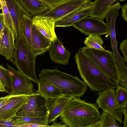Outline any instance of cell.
Listing matches in <instances>:
<instances>
[{
  "label": "cell",
  "instance_id": "15",
  "mask_svg": "<svg viewBox=\"0 0 127 127\" xmlns=\"http://www.w3.org/2000/svg\"><path fill=\"white\" fill-rule=\"evenodd\" d=\"M32 19L33 25L46 38L52 41L57 37L55 30L56 21L54 19L46 17L35 16Z\"/></svg>",
  "mask_w": 127,
  "mask_h": 127
},
{
  "label": "cell",
  "instance_id": "36",
  "mask_svg": "<svg viewBox=\"0 0 127 127\" xmlns=\"http://www.w3.org/2000/svg\"><path fill=\"white\" fill-rule=\"evenodd\" d=\"M123 114L124 115V120L123 122L124 127H127V106L123 108Z\"/></svg>",
  "mask_w": 127,
  "mask_h": 127
},
{
  "label": "cell",
  "instance_id": "16",
  "mask_svg": "<svg viewBox=\"0 0 127 127\" xmlns=\"http://www.w3.org/2000/svg\"><path fill=\"white\" fill-rule=\"evenodd\" d=\"M15 41L12 32L5 25L0 35V54L7 60L12 59L15 47Z\"/></svg>",
  "mask_w": 127,
  "mask_h": 127
},
{
  "label": "cell",
  "instance_id": "25",
  "mask_svg": "<svg viewBox=\"0 0 127 127\" xmlns=\"http://www.w3.org/2000/svg\"><path fill=\"white\" fill-rule=\"evenodd\" d=\"M86 46L96 49L104 50L103 47V40L100 36L91 35L85 39L84 42Z\"/></svg>",
  "mask_w": 127,
  "mask_h": 127
},
{
  "label": "cell",
  "instance_id": "22",
  "mask_svg": "<svg viewBox=\"0 0 127 127\" xmlns=\"http://www.w3.org/2000/svg\"><path fill=\"white\" fill-rule=\"evenodd\" d=\"M33 26L32 17L24 14L21 24V35L23 36L29 48L32 50V35Z\"/></svg>",
  "mask_w": 127,
  "mask_h": 127
},
{
  "label": "cell",
  "instance_id": "31",
  "mask_svg": "<svg viewBox=\"0 0 127 127\" xmlns=\"http://www.w3.org/2000/svg\"><path fill=\"white\" fill-rule=\"evenodd\" d=\"M120 49L124 56L125 61L127 63V39L124 40L121 43Z\"/></svg>",
  "mask_w": 127,
  "mask_h": 127
},
{
  "label": "cell",
  "instance_id": "37",
  "mask_svg": "<svg viewBox=\"0 0 127 127\" xmlns=\"http://www.w3.org/2000/svg\"><path fill=\"white\" fill-rule=\"evenodd\" d=\"M5 25L3 15L1 12L0 13V35Z\"/></svg>",
  "mask_w": 127,
  "mask_h": 127
},
{
  "label": "cell",
  "instance_id": "6",
  "mask_svg": "<svg viewBox=\"0 0 127 127\" xmlns=\"http://www.w3.org/2000/svg\"><path fill=\"white\" fill-rule=\"evenodd\" d=\"M48 98L38 91L31 94L16 113L17 116L41 117L48 115Z\"/></svg>",
  "mask_w": 127,
  "mask_h": 127
},
{
  "label": "cell",
  "instance_id": "32",
  "mask_svg": "<svg viewBox=\"0 0 127 127\" xmlns=\"http://www.w3.org/2000/svg\"><path fill=\"white\" fill-rule=\"evenodd\" d=\"M16 127L15 124L10 119L4 120L0 118V127Z\"/></svg>",
  "mask_w": 127,
  "mask_h": 127
},
{
  "label": "cell",
  "instance_id": "33",
  "mask_svg": "<svg viewBox=\"0 0 127 127\" xmlns=\"http://www.w3.org/2000/svg\"><path fill=\"white\" fill-rule=\"evenodd\" d=\"M118 84L119 85L127 89V76L120 75Z\"/></svg>",
  "mask_w": 127,
  "mask_h": 127
},
{
  "label": "cell",
  "instance_id": "29",
  "mask_svg": "<svg viewBox=\"0 0 127 127\" xmlns=\"http://www.w3.org/2000/svg\"><path fill=\"white\" fill-rule=\"evenodd\" d=\"M115 89L116 96L120 105L123 108L127 106V89L118 84Z\"/></svg>",
  "mask_w": 127,
  "mask_h": 127
},
{
  "label": "cell",
  "instance_id": "5",
  "mask_svg": "<svg viewBox=\"0 0 127 127\" xmlns=\"http://www.w3.org/2000/svg\"><path fill=\"white\" fill-rule=\"evenodd\" d=\"M80 49L82 52L106 76L117 85L118 84L120 75L112 52L86 46Z\"/></svg>",
  "mask_w": 127,
  "mask_h": 127
},
{
  "label": "cell",
  "instance_id": "17",
  "mask_svg": "<svg viewBox=\"0 0 127 127\" xmlns=\"http://www.w3.org/2000/svg\"><path fill=\"white\" fill-rule=\"evenodd\" d=\"M93 4L79 8L62 17L56 22L55 27H66L72 26L78 21L88 16Z\"/></svg>",
  "mask_w": 127,
  "mask_h": 127
},
{
  "label": "cell",
  "instance_id": "26",
  "mask_svg": "<svg viewBox=\"0 0 127 127\" xmlns=\"http://www.w3.org/2000/svg\"><path fill=\"white\" fill-rule=\"evenodd\" d=\"M103 111L100 118V127H120L112 116L105 111Z\"/></svg>",
  "mask_w": 127,
  "mask_h": 127
},
{
  "label": "cell",
  "instance_id": "13",
  "mask_svg": "<svg viewBox=\"0 0 127 127\" xmlns=\"http://www.w3.org/2000/svg\"><path fill=\"white\" fill-rule=\"evenodd\" d=\"M48 50L52 62L63 65L68 64L71 53L65 48L57 37L52 42Z\"/></svg>",
  "mask_w": 127,
  "mask_h": 127
},
{
  "label": "cell",
  "instance_id": "18",
  "mask_svg": "<svg viewBox=\"0 0 127 127\" xmlns=\"http://www.w3.org/2000/svg\"><path fill=\"white\" fill-rule=\"evenodd\" d=\"M52 41L46 38L33 25L32 35V50L36 56L44 53L48 50Z\"/></svg>",
  "mask_w": 127,
  "mask_h": 127
},
{
  "label": "cell",
  "instance_id": "30",
  "mask_svg": "<svg viewBox=\"0 0 127 127\" xmlns=\"http://www.w3.org/2000/svg\"><path fill=\"white\" fill-rule=\"evenodd\" d=\"M51 9L66 0H40Z\"/></svg>",
  "mask_w": 127,
  "mask_h": 127
},
{
  "label": "cell",
  "instance_id": "4",
  "mask_svg": "<svg viewBox=\"0 0 127 127\" xmlns=\"http://www.w3.org/2000/svg\"><path fill=\"white\" fill-rule=\"evenodd\" d=\"M16 41L15 48L10 61L18 71L38 84L39 80L36 75L35 70L36 56L29 48L21 35Z\"/></svg>",
  "mask_w": 127,
  "mask_h": 127
},
{
  "label": "cell",
  "instance_id": "28",
  "mask_svg": "<svg viewBox=\"0 0 127 127\" xmlns=\"http://www.w3.org/2000/svg\"><path fill=\"white\" fill-rule=\"evenodd\" d=\"M0 80L4 85L7 93L11 94L12 91L10 76L8 70L0 65Z\"/></svg>",
  "mask_w": 127,
  "mask_h": 127
},
{
  "label": "cell",
  "instance_id": "23",
  "mask_svg": "<svg viewBox=\"0 0 127 127\" xmlns=\"http://www.w3.org/2000/svg\"><path fill=\"white\" fill-rule=\"evenodd\" d=\"M38 91L47 98L54 99L64 96L55 86L40 81Z\"/></svg>",
  "mask_w": 127,
  "mask_h": 127
},
{
  "label": "cell",
  "instance_id": "40",
  "mask_svg": "<svg viewBox=\"0 0 127 127\" xmlns=\"http://www.w3.org/2000/svg\"><path fill=\"white\" fill-rule=\"evenodd\" d=\"M0 92L7 93L4 84L0 80Z\"/></svg>",
  "mask_w": 127,
  "mask_h": 127
},
{
  "label": "cell",
  "instance_id": "19",
  "mask_svg": "<svg viewBox=\"0 0 127 127\" xmlns=\"http://www.w3.org/2000/svg\"><path fill=\"white\" fill-rule=\"evenodd\" d=\"M72 98L63 96L57 98H48L47 106L49 111L47 119L48 124L56 120L66 105Z\"/></svg>",
  "mask_w": 127,
  "mask_h": 127
},
{
  "label": "cell",
  "instance_id": "12",
  "mask_svg": "<svg viewBox=\"0 0 127 127\" xmlns=\"http://www.w3.org/2000/svg\"><path fill=\"white\" fill-rule=\"evenodd\" d=\"M30 95H12L0 108V118L4 120H10L15 115Z\"/></svg>",
  "mask_w": 127,
  "mask_h": 127
},
{
  "label": "cell",
  "instance_id": "27",
  "mask_svg": "<svg viewBox=\"0 0 127 127\" xmlns=\"http://www.w3.org/2000/svg\"><path fill=\"white\" fill-rule=\"evenodd\" d=\"M1 5L5 25L12 32L16 40L17 37L13 22L6 4Z\"/></svg>",
  "mask_w": 127,
  "mask_h": 127
},
{
  "label": "cell",
  "instance_id": "9",
  "mask_svg": "<svg viewBox=\"0 0 127 127\" xmlns=\"http://www.w3.org/2000/svg\"><path fill=\"white\" fill-rule=\"evenodd\" d=\"M92 0H66L52 8L37 16L46 17L56 21L62 17L82 7L93 4Z\"/></svg>",
  "mask_w": 127,
  "mask_h": 127
},
{
  "label": "cell",
  "instance_id": "38",
  "mask_svg": "<svg viewBox=\"0 0 127 127\" xmlns=\"http://www.w3.org/2000/svg\"><path fill=\"white\" fill-rule=\"evenodd\" d=\"M21 127H46L45 126L35 123H30L23 125Z\"/></svg>",
  "mask_w": 127,
  "mask_h": 127
},
{
  "label": "cell",
  "instance_id": "2",
  "mask_svg": "<svg viewBox=\"0 0 127 127\" xmlns=\"http://www.w3.org/2000/svg\"><path fill=\"white\" fill-rule=\"evenodd\" d=\"M39 80L57 87L65 96L80 98L86 92L87 86L77 76L57 69L44 68L38 75Z\"/></svg>",
  "mask_w": 127,
  "mask_h": 127
},
{
  "label": "cell",
  "instance_id": "42",
  "mask_svg": "<svg viewBox=\"0 0 127 127\" xmlns=\"http://www.w3.org/2000/svg\"><path fill=\"white\" fill-rule=\"evenodd\" d=\"M0 3L1 5L6 4L5 0H0Z\"/></svg>",
  "mask_w": 127,
  "mask_h": 127
},
{
  "label": "cell",
  "instance_id": "3",
  "mask_svg": "<svg viewBox=\"0 0 127 127\" xmlns=\"http://www.w3.org/2000/svg\"><path fill=\"white\" fill-rule=\"evenodd\" d=\"M74 58L80 76L91 91L100 92L109 88H117V85L84 55L80 48Z\"/></svg>",
  "mask_w": 127,
  "mask_h": 127
},
{
  "label": "cell",
  "instance_id": "41",
  "mask_svg": "<svg viewBox=\"0 0 127 127\" xmlns=\"http://www.w3.org/2000/svg\"><path fill=\"white\" fill-rule=\"evenodd\" d=\"M100 121H98L91 125L89 127H100Z\"/></svg>",
  "mask_w": 127,
  "mask_h": 127
},
{
  "label": "cell",
  "instance_id": "20",
  "mask_svg": "<svg viewBox=\"0 0 127 127\" xmlns=\"http://www.w3.org/2000/svg\"><path fill=\"white\" fill-rule=\"evenodd\" d=\"M118 0L122 2L126 0H95L88 16L103 21L106 15L110 10V7Z\"/></svg>",
  "mask_w": 127,
  "mask_h": 127
},
{
  "label": "cell",
  "instance_id": "35",
  "mask_svg": "<svg viewBox=\"0 0 127 127\" xmlns=\"http://www.w3.org/2000/svg\"><path fill=\"white\" fill-rule=\"evenodd\" d=\"M12 95H9L0 97V108L4 105Z\"/></svg>",
  "mask_w": 127,
  "mask_h": 127
},
{
  "label": "cell",
  "instance_id": "43",
  "mask_svg": "<svg viewBox=\"0 0 127 127\" xmlns=\"http://www.w3.org/2000/svg\"><path fill=\"white\" fill-rule=\"evenodd\" d=\"M1 9V5L0 3V10Z\"/></svg>",
  "mask_w": 127,
  "mask_h": 127
},
{
  "label": "cell",
  "instance_id": "39",
  "mask_svg": "<svg viewBox=\"0 0 127 127\" xmlns=\"http://www.w3.org/2000/svg\"><path fill=\"white\" fill-rule=\"evenodd\" d=\"M67 126L65 124H61V123H58L55 122H53V124L49 127H65Z\"/></svg>",
  "mask_w": 127,
  "mask_h": 127
},
{
  "label": "cell",
  "instance_id": "11",
  "mask_svg": "<svg viewBox=\"0 0 127 127\" xmlns=\"http://www.w3.org/2000/svg\"><path fill=\"white\" fill-rule=\"evenodd\" d=\"M10 76L12 91L11 95H28L34 92V85L21 72L17 71L7 64Z\"/></svg>",
  "mask_w": 127,
  "mask_h": 127
},
{
  "label": "cell",
  "instance_id": "7",
  "mask_svg": "<svg viewBox=\"0 0 127 127\" xmlns=\"http://www.w3.org/2000/svg\"><path fill=\"white\" fill-rule=\"evenodd\" d=\"M115 89L110 88L96 94L98 95L96 104L98 108L107 112L120 123H122L123 108L120 105L116 95Z\"/></svg>",
  "mask_w": 127,
  "mask_h": 127
},
{
  "label": "cell",
  "instance_id": "34",
  "mask_svg": "<svg viewBox=\"0 0 127 127\" xmlns=\"http://www.w3.org/2000/svg\"><path fill=\"white\" fill-rule=\"evenodd\" d=\"M122 13L121 16L124 20L127 22V3L121 6Z\"/></svg>",
  "mask_w": 127,
  "mask_h": 127
},
{
  "label": "cell",
  "instance_id": "21",
  "mask_svg": "<svg viewBox=\"0 0 127 127\" xmlns=\"http://www.w3.org/2000/svg\"><path fill=\"white\" fill-rule=\"evenodd\" d=\"M18 0L24 9L32 17L39 15L50 9L40 0Z\"/></svg>",
  "mask_w": 127,
  "mask_h": 127
},
{
  "label": "cell",
  "instance_id": "1",
  "mask_svg": "<svg viewBox=\"0 0 127 127\" xmlns=\"http://www.w3.org/2000/svg\"><path fill=\"white\" fill-rule=\"evenodd\" d=\"M100 115L95 103L86 102L80 98H72L60 114V123L69 127H88L98 121Z\"/></svg>",
  "mask_w": 127,
  "mask_h": 127
},
{
  "label": "cell",
  "instance_id": "8",
  "mask_svg": "<svg viewBox=\"0 0 127 127\" xmlns=\"http://www.w3.org/2000/svg\"><path fill=\"white\" fill-rule=\"evenodd\" d=\"M119 9H111L106 15L105 18L108 27L110 39L113 53L120 74L127 76V68L124 58L120 55L117 47L116 37L115 23L116 19L119 15Z\"/></svg>",
  "mask_w": 127,
  "mask_h": 127
},
{
  "label": "cell",
  "instance_id": "14",
  "mask_svg": "<svg viewBox=\"0 0 127 127\" xmlns=\"http://www.w3.org/2000/svg\"><path fill=\"white\" fill-rule=\"evenodd\" d=\"M13 22L17 39L21 35V24L24 14L31 16L23 8L18 0H5Z\"/></svg>",
  "mask_w": 127,
  "mask_h": 127
},
{
  "label": "cell",
  "instance_id": "24",
  "mask_svg": "<svg viewBox=\"0 0 127 127\" xmlns=\"http://www.w3.org/2000/svg\"><path fill=\"white\" fill-rule=\"evenodd\" d=\"M48 116L35 117L15 115L10 120L15 124L16 127H21L23 125L30 123L37 124L49 127L47 121Z\"/></svg>",
  "mask_w": 127,
  "mask_h": 127
},
{
  "label": "cell",
  "instance_id": "44",
  "mask_svg": "<svg viewBox=\"0 0 127 127\" xmlns=\"http://www.w3.org/2000/svg\"></svg>",
  "mask_w": 127,
  "mask_h": 127
},
{
  "label": "cell",
  "instance_id": "10",
  "mask_svg": "<svg viewBox=\"0 0 127 127\" xmlns=\"http://www.w3.org/2000/svg\"><path fill=\"white\" fill-rule=\"evenodd\" d=\"M72 26L86 35L100 36L109 34L106 23L103 21L92 17H84Z\"/></svg>",
  "mask_w": 127,
  "mask_h": 127
}]
</instances>
